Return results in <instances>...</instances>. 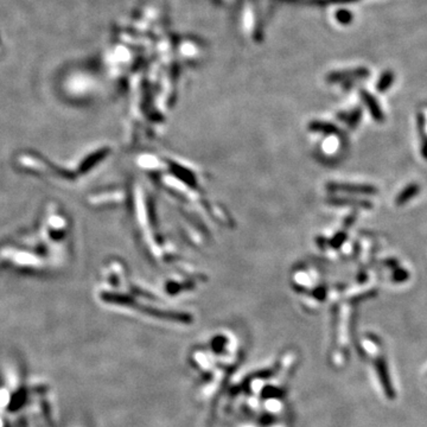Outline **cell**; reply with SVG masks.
Listing matches in <instances>:
<instances>
[{
	"label": "cell",
	"mask_w": 427,
	"mask_h": 427,
	"mask_svg": "<svg viewBox=\"0 0 427 427\" xmlns=\"http://www.w3.org/2000/svg\"><path fill=\"white\" fill-rule=\"evenodd\" d=\"M328 189L330 191H339V193L347 194H356V195H377L379 190L376 186L369 184H348V183H331L328 185Z\"/></svg>",
	"instance_id": "cell-1"
},
{
	"label": "cell",
	"mask_w": 427,
	"mask_h": 427,
	"mask_svg": "<svg viewBox=\"0 0 427 427\" xmlns=\"http://www.w3.org/2000/svg\"><path fill=\"white\" fill-rule=\"evenodd\" d=\"M375 368H376L377 376H379L380 383L382 386V388H383L386 396H387L388 399L393 400L395 398V392H394V387H393V385H392V380L388 372L387 363H386L383 357H380L376 359Z\"/></svg>",
	"instance_id": "cell-2"
},
{
	"label": "cell",
	"mask_w": 427,
	"mask_h": 427,
	"mask_svg": "<svg viewBox=\"0 0 427 427\" xmlns=\"http://www.w3.org/2000/svg\"><path fill=\"white\" fill-rule=\"evenodd\" d=\"M362 99L363 102H365L366 107L368 108L370 115L372 118L375 120L376 122H383L385 121V113L382 111L380 103L377 102V100L370 93L368 92H362Z\"/></svg>",
	"instance_id": "cell-3"
},
{
	"label": "cell",
	"mask_w": 427,
	"mask_h": 427,
	"mask_svg": "<svg viewBox=\"0 0 427 427\" xmlns=\"http://www.w3.org/2000/svg\"><path fill=\"white\" fill-rule=\"evenodd\" d=\"M419 193H420V185L417 184V183H411V184L404 186L401 193L398 194V196L395 197V204L398 207H401V205L408 203Z\"/></svg>",
	"instance_id": "cell-4"
},
{
	"label": "cell",
	"mask_w": 427,
	"mask_h": 427,
	"mask_svg": "<svg viewBox=\"0 0 427 427\" xmlns=\"http://www.w3.org/2000/svg\"><path fill=\"white\" fill-rule=\"evenodd\" d=\"M331 204L337 205H354V207H359L363 209H372L373 203L367 200H355V198H331Z\"/></svg>",
	"instance_id": "cell-5"
},
{
	"label": "cell",
	"mask_w": 427,
	"mask_h": 427,
	"mask_svg": "<svg viewBox=\"0 0 427 427\" xmlns=\"http://www.w3.org/2000/svg\"><path fill=\"white\" fill-rule=\"evenodd\" d=\"M393 82H394V74H393L392 71H386V73L381 75L379 81H377V84H376L377 92L385 93L386 91H388V89L392 87Z\"/></svg>",
	"instance_id": "cell-6"
},
{
	"label": "cell",
	"mask_w": 427,
	"mask_h": 427,
	"mask_svg": "<svg viewBox=\"0 0 427 427\" xmlns=\"http://www.w3.org/2000/svg\"><path fill=\"white\" fill-rule=\"evenodd\" d=\"M311 130L319 131V132L327 133V134H335L338 132V129L335 125L329 122H314L311 125Z\"/></svg>",
	"instance_id": "cell-7"
},
{
	"label": "cell",
	"mask_w": 427,
	"mask_h": 427,
	"mask_svg": "<svg viewBox=\"0 0 427 427\" xmlns=\"http://www.w3.org/2000/svg\"><path fill=\"white\" fill-rule=\"evenodd\" d=\"M392 279H393V282L396 284L404 283L406 280L410 279V272H407L406 269H403L402 267L396 266V267L394 268V271H393L392 273Z\"/></svg>",
	"instance_id": "cell-8"
},
{
	"label": "cell",
	"mask_w": 427,
	"mask_h": 427,
	"mask_svg": "<svg viewBox=\"0 0 427 427\" xmlns=\"http://www.w3.org/2000/svg\"><path fill=\"white\" fill-rule=\"evenodd\" d=\"M25 401V392L22 391V392H18L16 395L13 396L12 401H11L10 406H9V410L14 411V410H18V407L22 406V403Z\"/></svg>",
	"instance_id": "cell-9"
},
{
	"label": "cell",
	"mask_w": 427,
	"mask_h": 427,
	"mask_svg": "<svg viewBox=\"0 0 427 427\" xmlns=\"http://www.w3.org/2000/svg\"><path fill=\"white\" fill-rule=\"evenodd\" d=\"M417 129L419 134L426 133V119L422 113H419L417 115Z\"/></svg>",
	"instance_id": "cell-10"
},
{
	"label": "cell",
	"mask_w": 427,
	"mask_h": 427,
	"mask_svg": "<svg viewBox=\"0 0 427 427\" xmlns=\"http://www.w3.org/2000/svg\"><path fill=\"white\" fill-rule=\"evenodd\" d=\"M421 138V156L422 158L427 160V134L422 133L420 134Z\"/></svg>",
	"instance_id": "cell-11"
},
{
	"label": "cell",
	"mask_w": 427,
	"mask_h": 427,
	"mask_svg": "<svg viewBox=\"0 0 427 427\" xmlns=\"http://www.w3.org/2000/svg\"><path fill=\"white\" fill-rule=\"evenodd\" d=\"M362 118V112H359V111H356L355 113L351 115L350 117V120H349V126L350 127H355L356 125H357V122L359 121V119Z\"/></svg>",
	"instance_id": "cell-12"
}]
</instances>
